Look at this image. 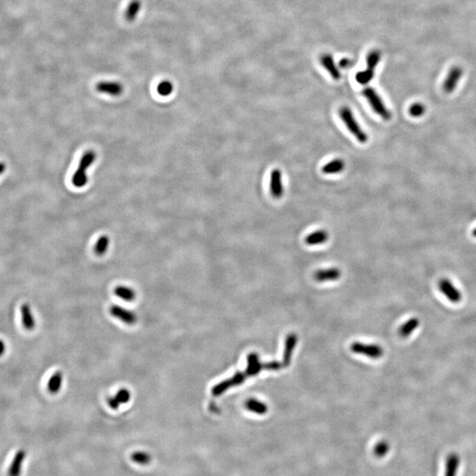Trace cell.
I'll use <instances>...</instances> for the list:
<instances>
[{"instance_id":"14","label":"cell","mask_w":476,"mask_h":476,"mask_svg":"<svg viewBox=\"0 0 476 476\" xmlns=\"http://www.w3.org/2000/svg\"><path fill=\"white\" fill-rule=\"evenodd\" d=\"M21 320L25 329L28 331L34 330L35 327V319L32 310L28 303H24L20 307Z\"/></svg>"},{"instance_id":"9","label":"cell","mask_w":476,"mask_h":476,"mask_svg":"<svg viewBox=\"0 0 476 476\" xmlns=\"http://www.w3.org/2000/svg\"><path fill=\"white\" fill-rule=\"evenodd\" d=\"M462 75L463 70L460 66L452 67L444 82V90L446 93H452L457 88Z\"/></svg>"},{"instance_id":"6","label":"cell","mask_w":476,"mask_h":476,"mask_svg":"<svg viewBox=\"0 0 476 476\" xmlns=\"http://www.w3.org/2000/svg\"><path fill=\"white\" fill-rule=\"evenodd\" d=\"M438 287L449 301L454 303L461 301V293L452 284V282L450 280L445 278L440 280V282L438 283Z\"/></svg>"},{"instance_id":"16","label":"cell","mask_w":476,"mask_h":476,"mask_svg":"<svg viewBox=\"0 0 476 476\" xmlns=\"http://www.w3.org/2000/svg\"><path fill=\"white\" fill-rule=\"evenodd\" d=\"M340 276V272L337 268H329L325 270H319L315 273V280L317 282H324L327 281H335Z\"/></svg>"},{"instance_id":"11","label":"cell","mask_w":476,"mask_h":476,"mask_svg":"<svg viewBox=\"0 0 476 476\" xmlns=\"http://www.w3.org/2000/svg\"><path fill=\"white\" fill-rule=\"evenodd\" d=\"M460 464V457L458 453L452 452L449 455H447L444 476H457Z\"/></svg>"},{"instance_id":"23","label":"cell","mask_w":476,"mask_h":476,"mask_svg":"<svg viewBox=\"0 0 476 476\" xmlns=\"http://www.w3.org/2000/svg\"><path fill=\"white\" fill-rule=\"evenodd\" d=\"M419 326H420V320L417 317H413L407 321L403 326L400 327L399 335L403 338H407L408 336L411 335L413 332L417 329Z\"/></svg>"},{"instance_id":"35","label":"cell","mask_w":476,"mask_h":476,"mask_svg":"<svg viewBox=\"0 0 476 476\" xmlns=\"http://www.w3.org/2000/svg\"><path fill=\"white\" fill-rule=\"evenodd\" d=\"M5 349H6V347H5V341L0 340V356H2L5 354Z\"/></svg>"},{"instance_id":"8","label":"cell","mask_w":476,"mask_h":476,"mask_svg":"<svg viewBox=\"0 0 476 476\" xmlns=\"http://www.w3.org/2000/svg\"><path fill=\"white\" fill-rule=\"evenodd\" d=\"M111 313L112 316L116 317L117 319L121 320L122 322L126 323L127 325H134L137 322L136 314L133 311H129L126 308L113 305L111 308Z\"/></svg>"},{"instance_id":"15","label":"cell","mask_w":476,"mask_h":476,"mask_svg":"<svg viewBox=\"0 0 476 476\" xmlns=\"http://www.w3.org/2000/svg\"><path fill=\"white\" fill-rule=\"evenodd\" d=\"M131 394L127 389H121L111 398H108V404L112 409H117L121 404H126L130 400Z\"/></svg>"},{"instance_id":"4","label":"cell","mask_w":476,"mask_h":476,"mask_svg":"<svg viewBox=\"0 0 476 476\" xmlns=\"http://www.w3.org/2000/svg\"><path fill=\"white\" fill-rule=\"evenodd\" d=\"M351 350L355 354L366 355L373 359H379L383 354V349L379 345L375 344H364L360 342H355L351 345Z\"/></svg>"},{"instance_id":"21","label":"cell","mask_w":476,"mask_h":476,"mask_svg":"<svg viewBox=\"0 0 476 476\" xmlns=\"http://www.w3.org/2000/svg\"><path fill=\"white\" fill-rule=\"evenodd\" d=\"M329 238L328 233L326 230H317L315 232L310 234L305 238V243L309 245H317L321 243H326Z\"/></svg>"},{"instance_id":"30","label":"cell","mask_w":476,"mask_h":476,"mask_svg":"<svg viewBox=\"0 0 476 476\" xmlns=\"http://www.w3.org/2000/svg\"><path fill=\"white\" fill-rule=\"evenodd\" d=\"M173 91V85L169 80H163L158 85L157 92L161 96H168Z\"/></svg>"},{"instance_id":"17","label":"cell","mask_w":476,"mask_h":476,"mask_svg":"<svg viewBox=\"0 0 476 476\" xmlns=\"http://www.w3.org/2000/svg\"><path fill=\"white\" fill-rule=\"evenodd\" d=\"M264 369V365H262L259 359L258 355L255 353L250 354L248 356V365L247 369L245 370V373L247 376H255L258 375L261 369Z\"/></svg>"},{"instance_id":"29","label":"cell","mask_w":476,"mask_h":476,"mask_svg":"<svg viewBox=\"0 0 476 476\" xmlns=\"http://www.w3.org/2000/svg\"><path fill=\"white\" fill-rule=\"evenodd\" d=\"M110 243L109 238L106 236H102L98 239L97 243L95 246V253L97 254L98 256H102L104 253H106L108 250V246Z\"/></svg>"},{"instance_id":"34","label":"cell","mask_w":476,"mask_h":476,"mask_svg":"<svg viewBox=\"0 0 476 476\" xmlns=\"http://www.w3.org/2000/svg\"><path fill=\"white\" fill-rule=\"evenodd\" d=\"M352 65H353V62L350 59H343L340 61V66L342 68H349Z\"/></svg>"},{"instance_id":"19","label":"cell","mask_w":476,"mask_h":476,"mask_svg":"<svg viewBox=\"0 0 476 476\" xmlns=\"http://www.w3.org/2000/svg\"><path fill=\"white\" fill-rule=\"evenodd\" d=\"M245 407L247 408L249 411L253 412L254 413H257V414H265V413H268V408L267 406V404L263 403L262 401L260 400H258L256 398H250L246 403H245Z\"/></svg>"},{"instance_id":"26","label":"cell","mask_w":476,"mask_h":476,"mask_svg":"<svg viewBox=\"0 0 476 476\" xmlns=\"http://www.w3.org/2000/svg\"><path fill=\"white\" fill-rule=\"evenodd\" d=\"M380 59H381L380 51L378 49L371 50L367 56V69L375 71V68L378 66Z\"/></svg>"},{"instance_id":"37","label":"cell","mask_w":476,"mask_h":476,"mask_svg":"<svg viewBox=\"0 0 476 476\" xmlns=\"http://www.w3.org/2000/svg\"><path fill=\"white\" fill-rule=\"evenodd\" d=\"M472 234H473V236H474V237H475V238H476V228H475V229H474V230H473V233H472Z\"/></svg>"},{"instance_id":"10","label":"cell","mask_w":476,"mask_h":476,"mask_svg":"<svg viewBox=\"0 0 476 476\" xmlns=\"http://www.w3.org/2000/svg\"><path fill=\"white\" fill-rule=\"evenodd\" d=\"M96 90L98 92L108 94L112 96L120 95L124 88L120 83L115 81H101L96 85Z\"/></svg>"},{"instance_id":"22","label":"cell","mask_w":476,"mask_h":476,"mask_svg":"<svg viewBox=\"0 0 476 476\" xmlns=\"http://www.w3.org/2000/svg\"><path fill=\"white\" fill-rule=\"evenodd\" d=\"M63 384V374L61 371L55 372L48 382V390L50 394H58Z\"/></svg>"},{"instance_id":"31","label":"cell","mask_w":476,"mask_h":476,"mask_svg":"<svg viewBox=\"0 0 476 476\" xmlns=\"http://www.w3.org/2000/svg\"><path fill=\"white\" fill-rule=\"evenodd\" d=\"M132 460L137 463V464H140V465H146L150 462V456L148 453L146 452H135L132 454Z\"/></svg>"},{"instance_id":"7","label":"cell","mask_w":476,"mask_h":476,"mask_svg":"<svg viewBox=\"0 0 476 476\" xmlns=\"http://www.w3.org/2000/svg\"><path fill=\"white\" fill-rule=\"evenodd\" d=\"M270 192L274 199H281L283 193V183H282V171L279 169H274L270 175Z\"/></svg>"},{"instance_id":"24","label":"cell","mask_w":476,"mask_h":476,"mask_svg":"<svg viewBox=\"0 0 476 476\" xmlns=\"http://www.w3.org/2000/svg\"><path fill=\"white\" fill-rule=\"evenodd\" d=\"M114 293L117 297L121 298L125 301H133L136 297L135 291L131 287L126 286H118L114 289Z\"/></svg>"},{"instance_id":"27","label":"cell","mask_w":476,"mask_h":476,"mask_svg":"<svg viewBox=\"0 0 476 476\" xmlns=\"http://www.w3.org/2000/svg\"><path fill=\"white\" fill-rule=\"evenodd\" d=\"M374 73L375 71H371V70L366 68L365 71L359 72L355 75L356 81L361 85H367L374 78Z\"/></svg>"},{"instance_id":"3","label":"cell","mask_w":476,"mask_h":476,"mask_svg":"<svg viewBox=\"0 0 476 476\" xmlns=\"http://www.w3.org/2000/svg\"><path fill=\"white\" fill-rule=\"evenodd\" d=\"M363 95L367 99V101L369 102L370 107L372 108V110L379 116H380L386 121L391 119V117H392L391 112L389 111L388 109L385 107L382 99L379 96V94L375 90L374 88H365L363 90Z\"/></svg>"},{"instance_id":"13","label":"cell","mask_w":476,"mask_h":476,"mask_svg":"<svg viewBox=\"0 0 476 476\" xmlns=\"http://www.w3.org/2000/svg\"><path fill=\"white\" fill-rule=\"evenodd\" d=\"M320 63L325 67L326 71L330 73L331 76L333 77V79H336V80L340 79V71H339V69H338L337 65L334 63V60H333V57L331 56L330 54H324V55H322L320 57Z\"/></svg>"},{"instance_id":"12","label":"cell","mask_w":476,"mask_h":476,"mask_svg":"<svg viewBox=\"0 0 476 476\" xmlns=\"http://www.w3.org/2000/svg\"><path fill=\"white\" fill-rule=\"evenodd\" d=\"M27 456L24 450H19L16 452L13 461L8 468V476H20L22 464Z\"/></svg>"},{"instance_id":"2","label":"cell","mask_w":476,"mask_h":476,"mask_svg":"<svg viewBox=\"0 0 476 476\" xmlns=\"http://www.w3.org/2000/svg\"><path fill=\"white\" fill-rule=\"evenodd\" d=\"M340 119L345 124L349 131L357 139L360 143H366L368 141V136L361 127L358 122L356 121L353 112L349 107L340 108L339 111Z\"/></svg>"},{"instance_id":"32","label":"cell","mask_w":476,"mask_h":476,"mask_svg":"<svg viewBox=\"0 0 476 476\" xmlns=\"http://www.w3.org/2000/svg\"><path fill=\"white\" fill-rule=\"evenodd\" d=\"M425 112V107L423 103L415 102L409 108V114L413 117H420L423 116Z\"/></svg>"},{"instance_id":"28","label":"cell","mask_w":476,"mask_h":476,"mask_svg":"<svg viewBox=\"0 0 476 476\" xmlns=\"http://www.w3.org/2000/svg\"><path fill=\"white\" fill-rule=\"evenodd\" d=\"M389 450H390L389 443L386 440H381V441L376 444L374 449H373V452H374L375 456L378 457V458H383V457L386 456L388 454Z\"/></svg>"},{"instance_id":"5","label":"cell","mask_w":476,"mask_h":476,"mask_svg":"<svg viewBox=\"0 0 476 476\" xmlns=\"http://www.w3.org/2000/svg\"><path fill=\"white\" fill-rule=\"evenodd\" d=\"M247 377L248 376L246 375L245 372L244 373L238 372L237 374L234 375L231 379L224 380L222 382L214 385V388L212 389V394L214 396H220L221 394L225 393L228 389L243 383Z\"/></svg>"},{"instance_id":"20","label":"cell","mask_w":476,"mask_h":476,"mask_svg":"<svg viewBox=\"0 0 476 476\" xmlns=\"http://www.w3.org/2000/svg\"><path fill=\"white\" fill-rule=\"evenodd\" d=\"M345 169V162L341 159H334L330 162L326 163L322 168V171L325 174H338Z\"/></svg>"},{"instance_id":"25","label":"cell","mask_w":476,"mask_h":476,"mask_svg":"<svg viewBox=\"0 0 476 476\" xmlns=\"http://www.w3.org/2000/svg\"><path fill=\"white\" fill-rule=\"evenodd\" d=\"M141 3L140 0H132V1H131L130 4L127 6V11H126V14H125L126 19L128 21H132V20H135L137 15H138L139 12L141 10Z\"/></svg>"},{"instance_id":"36","label":"cell","mask_w":476,"mask_h":476,"mask_svg":"<svg viewBox=\"0 0 476 476\" xmlns=\"http://www.w3.org/2000/svg\"><path fill=\"white\" fill-rule=\"evenodd\" d=\"M5 170V164L4 162L0 161V175H2Z\"/></svg>"},{"instance_id":"33","label":"cell","mask_w":476,"mask_h":476,"mask_svg":"<svg viewBox=\"0 0 476 476\" xmlns=\"http://www.w3.org/2000/svg\"><path fill=\"white\" fill-rule=\"evenodd\" d=\"M281 368V364L278 362H271L264 365V369H279Z\"/></svg>"},{"instance_id":"1","label":"cell","mask_w":476,"mask_h":476,"mask_svg":"<svg viewBox=\"0 0 476 476\" xmlns=\"http://www.w3.org/2000/svg\"><path fill=\"white\" fill-rule=\"evenodd\" d=\"M96 158V155L94 151H87L83 155L78 169L76 172L74 173L72 178L73 185L77 188H81L83 186L87 185L88 183V176H87V170L90 166L92 165L93 162L95 161Z\"/></svg>"},{"instance_id":"18","label":"cell","mask_w":476,"mask_h":476,"mask_svg":"<svg viewBox=\"0 0 476 476\" xmlns=\"http://www.w3.org/2000/svg\"><path fill=\"white\" fill-rule=\"evenodd\" d=\"M297 342V337L296 334H290V335L287 336V340H286V344H285L284 357H283L284 365L285 366H287V365L290 364V362H291L293 351H294L295 348H296Z\"/></svg>"}]
</instances>
